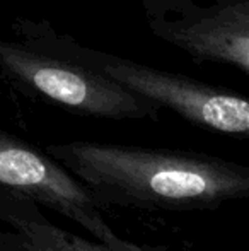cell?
I'll return each instance as SVG.
<instances>
[{
  "instance_id": "6da1fadb",
  "label": "cell",
  "mask_w": 249,
  "mask_h": 251,
  "mask_svg": "<svg viewBox=\"0 0 249 251\" xmlns=\"http://www.w3.org/2000/svg\"><path fill=\"white\" fill-rule=\"evenodd\" d=\"M45 152L80 179L103 210H215L249 197L248 166L203 152L89 140L50 144Z\"/></svg>"
},
{
  "instance_id": "3957f363",
  "label": "cell",
  "mask_w": 249,
  "mask_h": 251,
  "mask_svg": "<svg viewBox=\"0 0 249 251\" xmlns=\"http://www.w3.org/2000/svg\"><path fill=\"white\" fill-rule=\"evenodd\" d=\"M0 186L33 199L77 222L94 239L116 251H167L166 246L136 245L116 234L106 222L103 208L94 201L80 179L45 149L0 128Z\"/></svg>"
},
{
  "instance_id": "8992f818",
  "label": "cell",
  "mask_w": 249,
  "mask_h": 251,
  "mask_svg": "<svg viewBox=\"0 0 249 251\" xmlns=\"http://www.w3.org/2000/svg\"><path fill=\"white\" fill-rule=\"evenodd\" d=\"M0 221L12 229H0V251H116L55 226L40 203L7 186H0Z\"/></svg>"
},
{
  "instance_id": "5b68a950",
  "label": "cell",
  "mask_w": 249,
  "mask_h": 251,
  "mask_svg": "<svg viewBox=\"0 0 249 251\" xmlns=\"http://www.w3.org/2000/svg\"><path fill=\"white\" fill-rule=\"evenodd\" d=\"M99 69L132 93L178 113L198 128L239 139L249 135V102L229 87L213 86L103 51Z\"/></svg>"
},
{
  "instance_id": "7a4b0ae2",
  "label": "cell",
  "mask_w": 249,
  "mask_h": 251,
  "mask_svg": "<svg viewBox=\"0 0 249 251\" xmlns=\"http://www.w3.org/2000/svg\"><path fill=\"white\" fill-rule=\"evenodd\" d=\"M10 33L16 40H0V72L19 93L79 116L159 122L160 106L101 72V51L57 33L43 19L16 17Z\"/></svg>"
},
{
  "instance_id": "277c9868",
  "label": "cell",
  "mask_w": 249,
  "mask_h": 251,
  "mask_svg": "<svg viewBox=\"0 0 249 251\" xmlns=\"http://www.w3.org/2000/svg\"><path fill=\"white\" fill-rule=\"evenodd\" d=\"M150 33L195 63H219L249 74V0H140Z\"/></svg>"
}]
</instances>
